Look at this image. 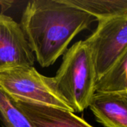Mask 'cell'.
I'll use <instances>...</instances> for the list:
<instances>
[{"instance_id": "5", "label": "cell", "mask_w": 127, "mask_h": 127, "mask_svg": "<svg viewBox=\"0 0 127 127\" xmlns=\"http://www.w3.org/2000/svg\"><path fill=\"white\" fill-rule=\"evenodd\" d=\"M34 60L20 25L0 13V71L21 65L33 66Z\"/></svg>"}, {"instance_id": "1", "label": "cell", "mask_w": 127, "mask_h": 127, "mask_svg": "<svg viewBox=\"0 0 127 127\" xmlns=\"http://www.w3.org/2000/svg\"><path fill=\"white\" fill-rule=\"evenodd\" d=\"M97 21L68 0H32L25 6L20 27L42 68L52 65L72 39Z\"/></svg>"}, {"instance_id": "10", "label": "cell", "mask_w": 127, "mask_h": 127, "mask_svg": "<svg viewBox=\"0 0 127 127\" xmlns=\"http://www.w3.org/2000/svg\"><path fill=\"white\" fill-rule=\"evenodd\" d=\"M0 122L2 127H33L14 101L1 90Z\"/></svg>"}, {"instance_id": "3", "label": "cell", "mask_w": 127, "mask_h": 127, "mask_svg": "<svg viewBox=\"0 0 127 127\" xmlns=\"http://www.w3.org/2000/svg\"><path fill=\"white\" fill-rule=\"evenodd\" d=\"M0 90L14 101L52 106L74 112L53 88L51 77L41 74L33 66L21 65L0 71Z\"/></svg>"}, {"instance_id": "2", "label": "cell", "mask_w": 127, "mask_h": 127, "mask_svg": "<svg viewBox=\"0 0 127 127\" xmlns=\"http://www.w3.org/2000/svg\"><path fill=\"white\" fill-rule=\"evenodd\" d=\"M97 73L93 55L85 40L75 42L63 55V62L51 83L74 112L89 108L95 93Z\"/></svg>"}, {"instance_id": "9", "label": "cell", "mask_w": 127, "mask_h": 127, "mask_svg": "<svg viewBox=\"0 0 127 127\" xmlns=\"http://www.w3.org/2000/svg\"><path fill=\"white\" fill-rule=\"evenodd\" d=\"M97 20L127 13V0H68Z\"/></svg>"}, {"instance_id": "7", "label": "cell", "mask_w": 127, "mask_h": 127, "mask_svg": "<svg viewBox=\"0 0 127 127\" xmlns=\"http://www.w3.org/2000/svg\"><path fill=\"white\" fill-rule=\"evenodd\" d=\"M89 108L104 127H127V92L95 93Z\"/></svg>"}, {"instance_id": "6", "label": "cell", "mask_w": 127, "mask_h": 127, "mask_svg": "<svg viewBox=\"0 0 127 127\" xmlns=\"http://www.w3.org/2000/svg\"><path fill=\"white\" fill-rule=\"evenodd\" d=\"M14 103L33 127H93L68 110L22 101Z\"/></svg>"}, {"instance_id": "4", "label": "cell", "mask_w": 127, "mask_h": 127, "mask_svg": "<svg viewBox=\"0 0 127 127\" xmlns=\"http://www.w3.org/2000/svg\"><path fill=\"white\" fill-rule=\"evenodd\" d=\"M97 21L95 31L85 42L92 51L98 79L127 51V13Z\"/></svg>"}, {"instance_id": "8", "label": "cell", "mask_w": 127, "mask_h": 127, "mask_svg": "<svg viewBox=\"0 0 127 127\" xmlns=\"http://www.w3.org/2000/svg\"><path fill=\"white\" fill-rule=\"evenodd\" d=\"M127 92V51L100 77L95 84V93Z\"/></svg>"}]
</instances>
